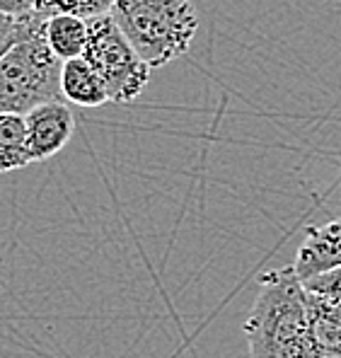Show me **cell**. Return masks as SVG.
Returning <instances> with one entry per match:
<instances>
[{
  "label": "cell",
  "mask_w": 341,
  "mask_h": 358,
  "mask_svg": "<svg viewBox=\"0 0 341 358\" xmlns=\"http://www.w3.org/2000/svg\"><path fill=\"white\" fill-rule=\"evenodd\" d=\"M31 10H34V0H0V15L20 17V15H29Z\"/></svg>",
  "instance_id": "obj_14"
},
{
  "label": "cell",
  "mask_w": 341,
  "mask_h": 358,
  "mask_svg": "<svg viewBox=\"0 0 341 358\" xmlns=\"http://www.w3.org/2000/svg\"><path fill=\"white\" fill-rule=\"evenodd\" d=\"M61 94L78 107H102L109 102L104 83L82 56L61 63Z\"/></svg>",
  "instance_id": "obj_7"
},
{
  "label": "cell",
  "mask_w": 341,
  "mask_h": 358,
  "mask_svg": "<svg viewBox=\"0 0 341 358\" xmlns=\"http://www.w3.org/2000/svg\"><path fill=\"white\" fill-rule=\"evenodd\" d=\"M82 59L90 63L99 80L104 83L109 102L117 104H129L138 99L153 71L136 54V49L129 44L112 15L87 20V44Z\"/></svg>",
  "instance_id": "obj_4"
},
{
  "label": "cell",
  "mask_w": 341,
  "mask_h": 358,
  "mask_svg": "<svg viewBox=\"0 0 341 358\" xmlns=\"http://www.w3.org/2000/svg\"><path fill=\"white\" fill-rule=\"evenodd\" d=\"M46 20L36 17L34 13L20 15V17H10V15H0V59L8 54L13 46L20 41L29 39V36L44 34Z\"/></svg>",
  "instance_id": "obj_12"
},
{
  "label": "cell",
  "mask_w": 341,
  "mask_h": 358,
  "mask_svg": "<svg viewBox=\"0 0 341 358\" xmlns=\"http://www.w3.org/2000/svg\"><path fill=\"white\" fill-rule=\"evenodd\" d=\"M341 266V218L324 225H310L298 245L293 271L303 281Z\"/></svg>",
  "instance_id": "obj_6"
},
{
  "label": "cell",
  "mask_w": 341,
  "mask_h": 358,
  "mask_svg": "<svg viewBox=\"0 0 341 358\" xmlns=\"http://www.w3.org/2000/svg\"><path fill=\"white\" fill-rule=\"evenodd\" d=\"M63 99L61 61L44 34L29 36L0 59V114H27L36 104Z\"/></svg>",
  "instance_id": "obj_3"
},
{
  "label": "cell",
  "mask_w": 341,
  "mask_h": 358,
  "mask_svg": "<svg viewBox=\"0 0 341 358\" xmlns=\"http://www.w3.org/2000/svg\"><path fill=\"white\" fill-rule=\"evenodd\" d=\"M31 162L22 114H0V172L22 170Z\"/></svg>",
  "instance_id": "obj_10"
},
{
  "label": "cell",
  "mask_w": 341,
  "mask_h": 358,
  "mask_svg": "<svg viewBox=\"0 0 341 358\" xmlns=\"http://www.w3.org/2000/svg\"><path fill=\"white\" fill-rule=\"evenodd\" d=\"M303 305L317 349L329 358H341V310L303 288Z\"/></svg>",
  "instance_id": "obj_8"
},
{
  "label": "cell",
  "mask_w": 341,
  "mask_h": 358,
  "mask_svg": "<svg viewBox=\"0 0 341 358\" xmlns=\"http://www.w3.org/2000/svg\"><path fill=\"white\" fill-rule=\"evenodd\" d=\"M256 283L259 291L242 324L249 358H329L307 327L303 283L293 266L259 273Z\"/></svg>",
  "instance_id": "obj_1"
},
{
  "label": "cell",
  "mask_w": 341,
  "mask_h": 358,
  "mask_svg": "<svg viewBox=\"0 0 341 358\" xmlns=\"http://www.w3.org/2000/svg\"><path fill=\"white\" fill-rule=\"evenodd\" d=\"M24 126L31 162H44L71 143L75 117L63 99H49L24 114Z\"/></svg>",
  "instance_id": "obj_5"
},
{
  "label": "cell",
  "mask_w": 341,
  "mask_h": 358,
  "mask_svg": "<svg viewBox=\"0 0 341 358\" xmlns=\"http://www.w3.org/2000/svg\"><path fill=\"white\" fill-rule=\"evenodd\" d=\"M303 288L314 293V296L324 298L327 303H332L334 308L341 310V266L307 278V281H303Z\"/></svg>",
  "instance_id": "obj_13"
},
{
  "label": "cell",
  "mask_w": 341,
  "mask_h": 358,
  "mask_svg": "<svg viewBox=\"0 0 341 358\" xmlns=\"http://www.w3.org/2000/svg\"><path fill=\"white\" fill-rule=\"evenodd\" d=\"M109 15L150 68L184 56L198 29V15L189 0H117Z\"/></svg>",
  "instance_id": "obj_2"
},
{
  "label": "cell",
  "mask_w": 341,
  "mask_h": 358,
  "mask_svg": "<svg viewBox=\"0 0 341 358\" xmlns=\"http://www.w3.org/2000/svg\"><path fill=\"white\" fill-rule=\"evenodd\" d=\"M117 0H34L31 13L41 20H49L54 15H73L80 20H92L99 15H109Z\"/></svg>",
  "instance_id": "obj_11"
},
{
  "label": "cell",
  "mask_w": 341,
  "mask_h": 358,
  "mask_svg": "<svg viewBox=\"0 0 341 358\" xmlns=\"http://www.w3.org/2000/svg\"><path fill=\"white\" fill-rule=\"evenodd\" d=\"M44 41L61 63L80 59L87 44V20L54 15L44 22Z\"/></svg>",
  "instance_id": "obj_9"
}]
</instances>
